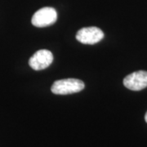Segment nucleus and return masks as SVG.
Returning a JSON list of instances; mask_svg holds the SVG:
<instances>
[{
	"instance_id": "nucleus-4",
	"label": "nucleus",
	"mask_w": 147,
	"mask_h": 147,
	"mask_svg": "<svg viewBox=\"0 0 147 147\" xmlns=\"http://www.w3.org/2000/svg\"><path fill=\"white\" fill-rule=\"evenodd\" d=\"M123 85L131 91H141L147 88V71L139 70L128 74L123 79Z\"/></svg>"
},
{
	"instance_id": "nucleus-3",
	"label": "nucleus",
	"mask_w": 147,
	"mask_h": 147,
	"mask_svg": "<svg viewBox=\"0 0 147 147\" xmlns=\"http://www.w3.org/2000/svg\"><path fill=\"white\" fill-rule=\"evenodd\" d=\"M104 38L103 31L97 27H84L77 32L76 39L84 44H96Z\"/></svg>"
},
{
	"instance_id": "nucleus-5",
	"label": "nucleus",
	"mask_w": 147,
	"mask_h": 147,
	"mask_svg": "<svg viewBox=\"0 0 147 147\" xmlns=\"http://www.w3.org/2000/svg\"><path fill=\"white\" fill-rule=\"evenodd\" d=\"M53 61V55L46 49L38 50L29 60V65L34 70H41L47 68Z\"/></svg>"
},
{
	"instance_id": "nucleus-1",
	"label": "nucleus",
	"mask_w": 147,
	"mask_h": 147,
	"mask_svg": "<svg viewBox=\"0 0 147 147\" xmlns=\"http://www.w3.org/2000/svg\"><path fill=\"white\" fill-rule=\"evenodd\" d=\"M84 83L77 79H65L57 80L52 85L51 91L57 95L73 94L84 89Z\"/></svg>"
},
{
	"instance_id": "nucleus-6",
	"label": "nucleus",
	"mask_w": 147,
	"mask_h": 147,
	"mask_svg": "<svg viewBox=\"0 0 147 147\" xmlns=\"http://www.w3.org/2000/svg\"><path fill=\"white\" fill-rule=\"evenodd\" d=\"M145 120H146V122L147 123V112L146 114V115H145Z\"/></svg>"
},
{
	"instance_id": "nucleus-2",
	"label": "nucleus",
	"mask_w": 147,
	"mask_h": 147,
	"mask_svg": "<svg viewBox=\"0 0 147 147\" xmlns=\"http://www.w3.org/2000/svg\"><path fill=\"white\" fill-rule=\"evenodd\" d=\"M57 20V12L53 7H42L34 14L31 22L36 27H47L53 25Z\"/></svg>"
}]
</instances>
